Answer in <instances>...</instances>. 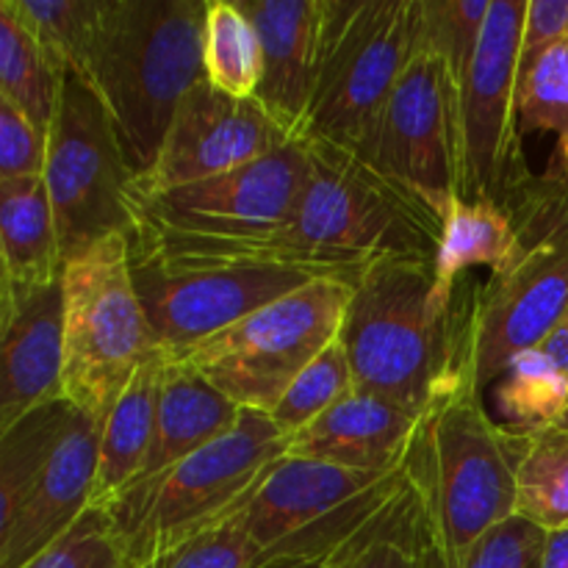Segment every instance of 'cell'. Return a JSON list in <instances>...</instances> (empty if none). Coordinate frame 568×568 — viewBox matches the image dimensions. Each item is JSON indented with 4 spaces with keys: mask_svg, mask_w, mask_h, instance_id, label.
<instances>
[{
    "mask_svg": "<svg viewBox=\"0 0 568 568\" xmlns=\"http://www.w3.org/2000/svg\"><path fill=\"white\" fill-rule=\"evenodd\" d=\"M305 148L308 178L286 225L216 261H261L349 286L383 261H436L444 222L430 205L353 150Z\"/></svg>",
    "mask_w": 568,
    "mask_h": 568,
    "instance_id": "obj_1",
    "label": "cell"
},
{
    "mask_svg": "<svg viewBox=\"0 0 568 568\" xmlns=\"http://www.w3.org/2000/svg\"><path fill=\"white\" fill-rule=\"evenodd\" d=\"M530 436L491 419L483 394L458 388L419 419L405 471L416 491L425 547L458 564L516 516V477Z\"/></svg>",
    "mask_w": 568,
    "mask_h": 568,
    "instance_id": "obj_2",
    "label": "cell"
},
{
    "mask_svg": "<svg viewBox=\"0 0 568 568\" xmlns=\"http://www.w3.org/2000/svg\"><path fill=\"white\" fill-rule=\"evenodd\" d=\"M205 9L209 0H105L87 83L133 178L155 164L178 105L205 81Z\"/></svg>",
    "mask_w": 568,
    "mask_h": 568,
    "instance_id": "obj_3",
    "label": "cell"
},
{
    "mask_svg": "<svg viewBox=\"0 0 568 568\" xmlns=\"http://www.w3.org/2000/svg\"><path fill=\"white\" fill-rule=\"evenodd\" d=\"M358 392L416 416L460 386V297L433 300V261H383L353 286L342 333Z\"/></svg>",
    "mask_w": 568,
    "mask_h": 568,
    "instance_id": "obj_4",
    "label": "cell"
},
{
    "mask_svg": "<svg viewBox=\"0 0 568 568\" xmlns=\"http://www.w3.org/2000/svg\"><path fill=\"white\" fill-rule=\"evenodd\" d=\"M308 178V148L288 142L239 170L161 189L131 192L133 255L214 258L281 231Z\"/></svg>",
    "mask_w": 568,
    "mask_h": 568,
    "instance_id": "obj_5",
    "label": "cell"
},
{
    "mask_svg": "<svg viewBox=\"0 0 568 568\" xmlns=\"http://www.w3.org/2000/svg\"><path fill=\"white\" fill-rule=\"evenodd\" d=\"M100 425L55 399L0 433V568H22L94 505Z\"/></svg>",
    "mask_w": 568,
    "mask_h": 568,
    "instance_id": "obj_6",
    "label": "cell"
},
{
    "mask_svg": "<svg viewBox=\"0 0 568 568\" xmlns=\"http://www.w3.org/2000/svg\"><path fill=\"white\" fill-rule=\"evenodd\" d=\"M281 455L286 436L272 416L242 408L225 436L103 505L128 568L233 514Z\"/></svg>",
    "mask_w": 568,
    "mask_h": 568,
    "instance_id": "obj_7",
    "label": "cell"
},
{
    "mask_svg": "<svg viewBox=\"0 0 568 568\" xmlns=\"http://www.w3.org/2000/svg\"><path fill=\"white\" fill-rule=\"evenodd\" d=\"M64 399L103 425L136 372L159 358L133 286L131 239L109 236L64 264Z\"/></svg>",
    "mask_w": 568,
    "mask_h": 568,
    "instance_id": "obj_8",
    "label": "cell"
},
{
    "mask_svg": "<svg viewBox=\"0 0 568 568\" xmlns=\"http://www.w3.org/2000/svg\"><path fill=\"white\" fill-rule=\"evenodd\" d=\"M416 48V0H325L320 78L303 142L366 155Z\"/></svg>",
    "mask_w": 568,
    "mask_h": 568,
    "instance_id": "obj_9",
    "label": "cell"
},
{
    "mask_svg": "<svg viewBox=\"0 0 568 568\" xmlns=\"http://www.w3.org/2000/svg\"><path fill=\"white\" fill-rule=\"evenodd\" d=\"M349 300V283L316 277L175 361H186L239 408L272 414L294 377L336 342Z\"/></svg>",
    "mask_w": 568,
    "mask_h": 568,
    "instance_id": "obj_10",
    "label": "cell"
},
{
    "mask_svg": "<svg viewBox=\"0 0 568 568\" xmlns=\"http://www.w3.org/2000/svg\"><path fill=\"white\" fill-rule=\"evenodd\" d=\"M408 483L405 466L369 475L325 460L281 455L239 505L261 560H327Z\"/></svg>",
    "mask_w": 568,
    "mask_h": 568,
    "instance_id": "obj_11",
    "label": "cell"
},
{
    "mask_svg": "<svg viewBox=\"0 0 568 568\" xmlns=\"http://www.w3.org/2000/svg\"><path fill=\"white\" fill-rule=\"evenodd\" d=\"M131 181L105 105L83 78L64 72L44 166L64 264L109 236L131 239Z\"/></svg>",
    "mask_w": 568,
    "mask_h": 568,
    "instance_id": "obj_12",
    "label": "cell"
},
{
    "mask_svg": "<svg viewBox=\"0 0 568 568\" xmlns=\"http://www.w3.org/2000/svg\"><path fill=\"white\" fill-rule=\"evenodd\" d=\"M527 0H491L458 109V197L508 209L532 181L519 122Z\"/></svg>",
    "mask_w": 568,
    "mask_h": 568,
    "instance_id": "obj_13",
    "label": "cell"
},
{
    "mask_svg": "<svg viewBox=\"0 0 568 568\" xmlns=\"http://www.w3.org/2000/svg\"><path fill=\"white\" fill-rule=\"evenodd\" d=\"M133 286L159 353L183 358L253 311L308 286L316 277L261 261L133 255Z\"/></svg>",
    "mask_w": 568,
    "mask_h": 568,
    "instance_id": "obj_14",
    "label": "cell"
},
{
    "mask_svg": "<svg viewBox=\"0 0 568 568\" xmlns=\"http://www.w3.org/2000/svg\"><path fill=\"white\" fill-rule=\"evenodd\" d=\"M568 308V236L521 250L460 297V386L486 394L519 355L541 347Z\"/></svg>",
    "mask_w": 568,
    "mask_h": 568,
    "instance_id": "obj_15",
    "label": "cell"
},
{
    "mask_svg": "<svg viewBox=\"0 0 568 568\" xmlns=\"http://www.w3.org/2000/svg\"><path fill=\"white\" fill-rule=\"evenodd\" d=\"M364 159L444 222L458 197V94L436 53L414 48Z\"/></svg>",
    "mask_w": 568,
    "mask_h": 568,
    "instance_id": "obj_16",
    "label": "cell"
},
{
    "mask_svg": "<svg viewBox=\"0 0 568 568\" xmlns=\"http://www.w3.org/2000/svg\"><path fill=\"white\" fill-rule=\"evenodd\" d=\"M294 142L255 98H233L200 81L170 122L159 159L131 181V192L186 186L270 155Z\"/></svg>",
    "mask_w": 568,
    "mask_h": 568,
    "instance_id": "obj_17",
    "label": "cell"
},
{
    "mask_svg": "<svg viewBox=\"0 0 568 568\" xmlns=\"http://www.w3.org/2000/svg\"><path fill=\"white\" fill-rule=\"evenodd\" d=\"M261 42V83L255 100L272 120L303 142L320 78L325 0H239Z\"/></svg>",
    "mask_w": 568,
    "mask_h": 568,
    "instance_id": "obj_18",
    "label": "cell"
},
{
    "mask_svg": "<svg viewBox=\"0 0 568 568\" xmlns=\"http://www.w3.org/2000/svg\"><path fill=\"white\" fill-rule=\"evenodd\" d=\"M55 399H64L61 281L0 308V433Z\"/></svg>",
    "mask_w": 568,
    "mask_h": 568,
    "instance_id": "obj_19",
    "label": "cell"
},
{
    "mask_svg": "<svg viewBox=\"0 0 568 568\" xmlns=\"http://www.w3.org/2000/svg\"><path fill=\"white\" fill-rule=\"evenodd\" d=\"M422 416L355 388L327 414L286 438V455L386 475L405 466Z\"/></svg>",
    "mask_w": 568,
    "mask_h": 568,
    "instance_id": "obj_20",
    "label": "cell"
},
{
    "mask_svg": "<svg viewBox=\"0 0 568 568\" xmlns=\"http://www.w3.org/2000/svg\"><path fill=\"white\" fill-rule=\"evenodd\" d=\"M0 308H9L61 281L64 261L44 178L0 183Z\"/></svg>",
    "mask_w": 568,
    "mask_h": 568,
    "instance_id": "obj_21",
    "label": "cell"
},
{
    "mask_svg": "<svg viewBox=\"0 0 568 568\" xmlns=\"http://www.w3.org/2000/svg\"><path fill=\"white\" fill-rule=\"evenodd\" d=\"M239 414L242 408L200 377L186 361L164 358L153 447L136 486L225 436Z\"/></svg>",
    "mask_w": 568,
    "mask_h": 568,
    "instance_id": "obj_22",
    "label": "cell"
},
{
    "mask_svg": "<svg viewBox=\"0 0 568 568\" xmlns=\"http://www.w3.org/2000/svg\"><path fill=\"white\" fill-rule=\"evenodd\" d=\"M161 375H164V355L136 372L111 414L105 416L103 430H100L94 505L114 503L142 477L155 436Z\"/></svg>",
    "mask_w": 568,
    "mask_h": 568,
    "instance_id": "obj_23",
    "label": "cell"
},
{
    "mask_svg": "<svg viewBox=\"0 0 568 568\" xmlns=\"http://www.w3.org/2000/svg\"><path fill=\"white\" fill-rule=\"evenodd\" d=\"M521 253L519 233L508 211L494 203L455 197L444 214V233L433 261V300L449 308L458 300V281L475 266L503 272Z\"/></svg>",
    "mask_w": 568,
    "mask_h": 568,
    "instance_id": "obj_24",
    "label": "cell"
},
{
    "mask_svg": "<svg viewBox=\"0 0 568 568\" xmlns=\"http://www.w3.org/2000/svg\"><path fill=\"white\" fill-rule=\"evenodd\" d=\"M64 70L17 14L14 0H0V100L20 109L50 133L59 109Z\"/></svg>",
    "mask_w": 568,
    "mask_h": 568,
    "instance_id": "obj_25",
    "label": "cell"
},
{
    "mask_svg": "<svg viewBox=\"0 0 568 568\" xmlns=\"http://www.w3.org/2000/svg\"><path fill=\"white\" fill-rule=\"evenodd\" d=\"M333 568H425L422 516L410 477L361 530L327 555Z\"/></svg>",
    "mask_w": 568,
    "mask_h": 568,
    "instance_id": "obj_26",
    "label": "cell"
},
{
    "mask_svg": "<svg viewBox=\"0 0 568 568\" xmlns=\"http://www.w3.org/2000/svg\"><path fill=\"white\" fill-rule=\"evenodd\" d=\"M205 81L233 98H255L261 83V42L239 0H209L203 42Z\"/></svg>",
    "mask_w": 568,
    "mask_h": 568,
    "instance_id": "obj_27",
    "label": "cell"
},
{
    "mask_svg": "<svg viewBox=\"0 0 568 568\" xmlns=\"http://www.w3.org/2000/svg\"><path fill=\"white\" fill-rule=\"evenodd\" d=\"M499 425L532 436L564 425L568 414V381L544 364L538 353L519 355L491 386Z\"/></svg>",
    "mask_w": 568,
    "mask_h": 568,
    "instance_id": "obj_28",
    "label": "cell"
},
{
    "mask_svg": "<svg viewBox=\"0 0 568 568\" xmlns=\"http://www.w3.org/2000/svg\"><path fill=\"white\" fill-rule=\"evenodd\" d=\"M516 516L544 532L568 527V425L530 436L516 477Z\"/></svg>",
    "mask_w": 568,
    "mask_h": 568,
    "instance_id": "obj_29",
    "label": "cell"
},
{
    "mask_svg": "<svg viewBox=\"0 0 568 568\" xmlns=\"http://www.w3.org/2000/svg\"><path fill=\"white\" fill-rule=\"evenodd\" d=\"M488 11L491 0H416V48L430 50L442 59L444 70L453 78L458 109Z\"/></svg>",
    "mask_w": 568,
    "mask_h": 568,
    "instance_id": "obj_30",
    "label": "cell"
},
{
    "mask_svg": "<svg viewBox=\"0 0 568 568\" xmlns=\"http://www.w3.org/2000/svg\"><path fill=\"white\" fill-rule=\"evenodd\" d=\"M14 9L61 70L87 81L105 0H14Z\"/></svg>",
    "mask_w": 568,
    "mask_h": 568,
    "instance_id": "obj_31",
    "label": "cell"
},
{
    "mask_svg": "<svg viewBox=\"0 0 568 568\" xmlns=\"http://www.w3.org/2000/svg\"><path fill=\"white\" fill-rule=\"evenodd\" d=\"M355 388L358 386H355L347 349H344L342 338H336L294 377L288 392L283 394L281 403L275 405L270 416L281 427L283 436L288 438L303 430V427H308L311 422L320 419L322 414H327L333 405L349 397Z\"/></svg>",
    "mask_w": 568,
    "mask_h": 568,
    "instance_id": "obj_32",
    "label": "cell"
},
{
    "mask_svg": "<svg viewBox=\"0 0 568 568\" xmlns=\"http://www.w3.org/2000/svg\"><path fill=\"white\" fill-rule=\"evenodd\" d=\"M258 547L250 538L247 527L239 519V510L214 521L205 530L161 549L139 568H261Z\"/></svg>",
    "mask_w": 568,
    "mask_h": 568,
    "instance_id": "obj_33",
    "label": "cell"
},
{
    "mask_svg": "<svg viewBox=\"0 0 568 568\" xmlns=\"http://www.w3.org/2000/svg\"><path fill=\"white\" fill-rule=\"evenodd\" d=\"M519 122L521 133H568V39L519 75Z\"/></svg>",
    "mask_w": 568,
    "mask_h": 568,
    "instance_id": "obj_34",
    "label": "cell"
},
{
    "mask_svg": "<svg viewBox=\"0 0 568 568\" xmlns=\"http://www.w3.org/2000/svg\"><path fill=\"white\" fill-rule=\"evenodd\" d=\"M22 568H128V564L109 510L92 505L59 541Z\"/></svg>",
    "mask_w": 568,
    "mask_h": 568,
    "instance_id": "obj_35",
    "label": "cell"
},
{
    "mask_svg": "<svg viewBox=\"0 0 568 568\" xmlns=\"http://www.w3.org/2000/svg\"><path fill=\"white\" fill-rule=\"evenodd\" d=\"M544 536L547 532L538 530L536 525L514 516L480 538L458 564H444L425 547V568H541Z\"/></svg>",
    "mask_w": 568,
    "mask_h": 568,
    "instance_id": "obj_36",
    "label": "cell"
},
{
    "mask_svg": "<svg viewBox=\"0 0 568 568\" xmlns=\"http://www.w3.org/2000/svg\"><path fill=\"white\" fill-rule=\"evenodd\" d=\"M48 133L39 131L20 109L0 100V183L44 178Z\"/></svg>",
    "mask_w": 568,
    "mask_h": 568,
    "instance_id": "obj_37",
    "label": "cell"
},
{
    "mask_svg": "<svg viewBox=\"0 0 568 568\" xmlns=\"http://www.w3.org/2000/svg\"><path fill=\"white\" fill-rule=\"evenodd\" d=\"M568 0H527L521 26V72L530 70L552 44L566 39Z\"/></svg>",
    "mask_w": 568,
    "mask_h": 568,
    "instance_id": "obj_38",
    "label": "cell"
},
{
    "mask_svg": "<svg viewBox=\"0 0 568 568\" xmlns=\"http://www.w3.org/2000/svg\"><path fill=\"white\" fill-rule=\"evenodd\" d=\"M536 353L544 364L552 366L558 375H564L568 381V308H566L564 320H560L558 327L552 331V336H549L547 342L536 349Z\"/></svg>",
    "mask_w": 568,
    "mask_h": 568,
    "instance_id": "obj_39",
    "label": "cell"
},
{
    "mask_svg": "<svg viewBox=\"0 0 568 568\" xmlns=\"http://www.w3.org/2000/svg\"><path fill=\"white\" fill-rule=\"evenodd\" d=\"M541 568H568V527L544 536Z\"/></svg>",
    "mask_w": 568,
    "mask_h": 568,
    "instance_id": "obj_40",
    "label": "cell"
},
{
    "mask_svg": "<svg viewBox=\"0 0 568 568\" xmlns=\"http://www.w3.org/2000/svg\"><path fill=\"white\" fill-rule=\"evenodd\" d=\"M544 175L549 181L560 183V186H568V133L558 139V148L552 150V159H549V166Z\"/></svg>",
    "mask_w": 568,
    "mask_h": 568,
    "instance_id": "obj_41",
    "label": "cell"
},
{
    "mask_svg": "<svg viewBox=\"0 0 568 568\" xmlns=\"http://www.w3.org/2000/svg\"><path fill=\"white\" fill-rule=\"evenodd\" d=\"M325 560H314V558H277L264 564L261 568H322Z\"/></svg>",
    "mask_w": 568,
    "mask_h": 568,
    "instance_id": "obj_42",
    "label": "cell"
},
{
    "mask_svg": "<svg viewBox=\"0 0 568 568\" xmlns=\"http://www.w3.org/2000/svg\"><path fill=\"white\" fill-rule=\"evenodd\" d=\"M560 227H564V233L568 236V209H566V214H564V225H560Z\"/></svg>",
    "mask_w": 568,
    "mask_h": 568,
    "instance_id": "obj_43",
    "label": "cell"
},
{
    "mask_svg": "<svg viewBox=\"0 0 568 568\" xmlns=\"http://www.w3.org/2000/svg\"><path fill=\"white\" fill-rule=\"evenodd\" d=\"M322 568H333V566H331V564H327V560H325V566H322Z\"/></svg>",
    "mask_w": 568,
    "mask_h": 568,
    "instance_id": "obj_44",
    "label": "cell"
},
{
    "mask_svg": "<svg viewBox=\"0 0 568 568\" xmlns=\"http://www.w3.org/2000/svg\"><path fill=\"white\" fill-rule=\"evenodd\" d=\"M564 425H568V414H566V419H564Z\"/></svg>",
    "mask_w": 568,
    "mask_h": 568,
    "instance_id": "obj_45",
    "label": "cell"
},
{
    "mask_svg": "<svg viewBox=\"0 0 568 568\" xmlns=\"http://www.w3.org/2000/svg\"><path fill=\"white\" fill-rule=\"evenodd\" d=\"M566 39H568V26H566Z\"/></svg>",
    "mask_w": 568,
    "mask_h": 568,
    "instance_id": "obj_46",
    "label": "cell"
}]
</instances>
